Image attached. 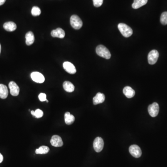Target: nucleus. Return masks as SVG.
Here are the masks:
<instances>
[{
	"label": "nucleus",
	"mask_w": 167,
	"mask_h": 167,
	"mask_svg": "<svg viewBox=\"0 0 167 167\" xmlns=\"http://www.w3.org/2000/svg\"><path fill=\"white\" fill-rule=\"evenodd\" d=\"M97 54L98 56L106 59H110L111 57V54L109 50L103 45L98 46L96 49Z\"/></svg>",
	"instance_id": "nucleus-1"
},
{
	"label": "nucleus",
	"mask_w": 167,
	"mask_h": 167,
	"mask_svg": "<svg viewBox=\"0 0 167 167\" xmlns=\"http://www.w3.org/2000/svg\"><path fill=\"white\" fill-rule=\"evenodd\" d=\"M118 29L121 34L125 37H129L133 34V30L131 28L124 23H119L118 25Z\"/></svg>",
	"instance_id": "nucleus-2"
},
{
	"label": "nucleus",
	"mask_w": 167,
	"mask_h": 167,
	"mask_svg": "<svg viewBox=\"0 0 167 167\" xmlns=\"http://www.w3.org/2000/svg\"><path fill=\"white\" fill-rule=\"evenodd\" d=\"M70 24L74 29L78 30L82 28L83 22L78 16L77 15H73L71 17Z\"/></svg>",
	"instance_id": "nucleus-3"
},
{
	"label": "nucleus",
	"mask_w": 167,
	"mask_h": 167,
	"mask_svg": "<svg viewBox=\"0 0 167 167\" xmlns=\"http://www.w3.org/2000/svg\"><path fill=\"white\" fill-rule=\"evenodd\" d=\"M159 53L156 50L151 51L148 56V61L149 64L154 65L157 62L159 57Z\"/></svg>",
	"instance_id": "nucleus-4"
},
{
	"label": "nucleus",
	"mask_w": 167,
	"mask_h": 167,
	"mask_svg": "<svg viewBox=\"0 0 167 167\" xmlns=\"http://www.w3.org/2000/svg\"><path fill=\"white\" fill-rule=\"evenodd\" d=\"M129 152L130 154L135 158H139L142 155V151L141 148L138 145L135 144L130 146L129 148Z\"/></svg>",
	"instance_id": "nucleus-5"
},
{
	"label": "nucleus",
	"mask_w": 167,
	"mask_h": 167,
	"mask_svg": "<svg viewBox=\"0 0 167 167\" xmlns=\"http://www.w3.org/2000/svg\"><path fill=\"white\" fill-rule=\"evenodd\" d=\"M104 146L103 139L100 137H97L95 139L93 143V147L95 151L100 152L102 151Z\"/></svg>",
	"instance_id": "nucleus-6"
},
{
	"label": "nucleus",
	"mask_w": 167,
	"mask_h": 167,
	"mask_svg": "<svg viewBox=\"0 0 167 167\" xmlns=\"http://www.w3.org/2000/svg\"><path fill=\"white\" fill-rule=\"evenodd\" d=\"M148 113L152 117H156L159 111V106L157 103H154L148 107Z\"/></svg>",
	"instance_id": "nucleus-7"
},
{
	"label": "nucleus",
	"mask_w": 167,
	"mask_h": 167,
	"mask_svg": "<svg viewBox=\"0 0 167 167\" xmlns=\"http://www.w3.org/2000/svg\"><path fill=\"white\" fill-rule=\"evenodd\" d=\"M31 77L34 81L38 83H42L45 80L44 76L41 73L37 71L32 73L31 74Z\"/></svg>",
	"instance_id": "nucleus-8"
},
{
	"label": "nucleus",
	"mask_w": 167,
	"mask_h": 167,
	"mask_svg": "<svg viewBox=\"0 0 167 167\" xmlns=\"http://www.w3.org/2000/svg\"><path fill=\"white\" fill-rule=\"evenodd\" d=\"M63 66L65 70L69 74H74L77 71L75 66L70 62H65L63 64Z\"/></svg>",
	"instance_id": "nucleus-9"
},
{
	"label": "nucleus",
	"mask_w": 167,
	"mask_h": 167,
	"mask_svg": "<svg viewBox=\"0 0 167 167\" xmlns=\"http://www.w3.org/2000/svg\"><path fill=\"white\" fill-rule=\"evenodd\" d=\"M9 88L10 89V93L13 96H17L19 95L20 88L16 83L11 81L9 85Z\"/></svg>",
	"instance_id": "nucleus-10"
},
{
	"label": "nucleus",
	"mask_w": 167,
	"mask_h": 167,
	"mask_svg": "<svg viewBox=\"0 0 167 167\" xmlns=\"http://www.w3.org/2000/svg\"><path fill=\"white\" fill-rule=\"evenodd\" d=\"M50 143L52 145L56 147H61L63 145V142L61 138L58 135L53 136L51 139Z\"/></svg>",
	"instance_id": "nucleus-11"
},
{
	"label": "nucleus",
	"mask_w": 167,
	"mask_h": 167,
	"mask_svg": "<svg viewBox=\"0 0 167 167\" xmlns=\"http://www.w3.org/2000/svg\"><path fill=\"white\" fill-rule=\"evenodd\" d=\"M51 34L53 37H57L59 38H64L65 36V32L64 30L61 28H58L54 30L51 32Z\"/></svg>",
	"instance_id": "nucleus-12"
},
{
	"label": "nucleus",
	"mask_w": 167,
	"mask_h": 167,
	"mask_svg": "<svg viewBox=\"0 0 167 167\" xmlns=\"http://www.w3.org/2000/svg\"><path fill=\"white\" fill-rule=\"evenodd\" d=\"M105 100V96L103 94L98 92L93 98V103L94 105L103 103Z\"/></svg>",
	"instance_id": "nucleus-13"
},
{
	"label": "nucleus",
	"mask_w": 167,
	"mask_h": 167,
	"mask_svg": "<svg viewBox=\"0 0 167 167\" xmlns=\"http://www.w3.org/2000/svg\"><path fill=\"white\" fill-rule=\"evenodd\" d=\"M4 28L6 31L9 32H13L16 30L17 28L16 23L12 21H9L4 24Z\"/></svg>",
	"instance_id": "nucleus-14"
},
{
	"label": "nucleus",
	"mask_w": 167,
	"mask_h": 167,
	"mask_svg": "<svg viewBox=\"0 0 167 167\" xmlns=\"http://www.w3.org/2000/svg\"><path fill=\"white\" fill-rule=\"evenodd\" d=\"M123 93L127 98H133L135 95V91L130 86H126L123 88Z\"/></svg>",
	"instance_id": "nucleus-15"
},
{
	"label": "nucleus",
	"mask_w": 167,
	"mask_h": 167,
	"mask_svg": "<svg viewBox=\"0 0 167 167\" xmlns=\"http://www.w3.org/2000/svg\"><path fill=\"white\" fill-rule=\"evenodd\" d=\"M26 43L28 46L33 44L34 41V36L33 33L31 31L28 32L26 34Z\"/></svg>",
	"instance_id": "nucleus-16"
},
{
	"label": "nucleus",
	"mask_w": 167,
	"mask_h": 167,
	"mask_svg": "<svg viewBox=\"0 0 167 167\" xmlns=\"http://www.w3.org/2000/svg\"><path fill=\"white\" fill-rule=\"evenodd\" d=\"M9 94L8 88L5 85L0 84V98L2 99H5Z\"/></svg>",
	"instance_id": "nucleus-17"
},
{
	"label": "nucleus",
	"mask_w": 167,
	"mask_h": 167,
	"mask_svg": "<svg viewBox=\"0 0 167 167\" xmlns=\"http://www.w3.org/2000/svg\"><path fill=\"white\" fill-rule=\"evenodd\" d=\"M75 121V117L71 114L69 112H66L65 114V123L67 125H71Z\"/></svg>",
	"instance_id": "nucleus-18"
},
{
	"label": "nucleus",
	"mask_w": 167,
	"mask_h": 167,
	"mask_svg": "<svg viewBox=\"0 0 167 167\" xmlns=\"http://www.w3.org/2000/svg\"><path fill=\"white\" fill-rule=\"evenodd\" d=\"M63 88L66 91L68 92H72L74 91L75 87L73 84L69 81H65L63 83Z\"/></svg>",
	"instance_id": "nucleus-19"
},
{
	"label": "nucleus",
	"mask_w": 167,
	"mask_h": 167,
	"mask_svg": "<svg viewBox=\"0 0 167 167\" xmlns=\"http://www.w3.org/2000/svg\"><path fill=\"white\" fill-rule=\"evenodd\" d=\"M148 2V0H134L132 5V8L138 9L145 5Z\"/></svg>",
	"instance_id": "nucleus-20"
},
{
	"label": "nucleus",
	"mask_w": 167,
	"mask_h": 167,
	"mask_svg": "<svg viewBox=\"0 0 167 167\" xmlns=\"http://www.w3.org/2000/svg\"><path fill=\"white\" fill-rule=\"evenodd\" d=\"M49 151V148L48 147L42 146L36 150L35 153L37 154H47Z\"/></svg>",
	"instance_id": "nucleus-21"
},
{
	"label": "nucleus",
	"mask_w": 167,
	"mask_h": 167,
	"mask_svg": "<svg viewBox=\"0 0 167 167\" xmlns=\"http://www.w3.org/2000/svg\"><path fill=\"white\" fill-rule=\"evenodd\" d=\"M31 114L34 116L36 118H41L43 116V112L42 110L40 109H38L34 111H31Z\"/></svg>",
	"instance_id": "nucleus-22"
},
{
	"label": "nucleus",
	"mask_w": 167,
	"mask_h": 167,
	"mask_svg": "<svg viewBox=\"0 0 167 167\" xmlns=\"http://www.w3.org/2000/svg\"><path fill=\"white\" fill-rule=\"evenodd\" d=\"M31 13L32 15L34 16H40L41 14V10L40 8L38 7L34 6L32 8L31 10Z\"/></svg>",
	"instance_id": "nucleus-23"
},
{
	"label": "nucleus",
	"mask_w": 167,
	"mask_h": 167,
	"mask_svg": "<svg viewBox=\"0 0 167 167\" xmlns=\"http://www.w3.org/2000/svg\"><path fill=\"white\" fill-rule=\"evenodd\" d=\"M160 21L163 25H167V12H163L161 14Z\"/></svg>",
	"instance_id": "nucleus-24"
},
{
	"label": "nucleus",
	"mask_w": 167,
	"mask_h": 167,
	"mask_svg": "<svg viewBox=\"0 0 167 167\" xmlns=\"http://www.w3.org/2000/svg\"><path fill=\"white\" fill-rule=\"evenodd\" d=\"M103 0H93V5L95 7H99L102 5Z\"/></svg>",
	"instance_id": "nucleus-25"
},
{
	"label": "nucleus",
	"mask_w": 167,
	"mask_h": 167,
	"mask_svg": "<svg viewBox=\"0 0 167 167\" xmlns=\"http://www.w3.org/2000/svg\"><path fill=\"white\" fill-rule=\"evenodd\" d=\"M39 98L40 99V101H41V102L46 101V94L45 93H41L39 95Z\"/></svg>",
	"instance_id": "nucleus-26"
},
{
	"label": "nucleus",
	"mask_w": 167,
	"mask_h": 167,
	"mask_svg": "<svg viewBox=\"0 0 167 167\" xmlns=\"http://www.w3.org/2000/svg\"><path fill=\"white\" fill-rule=\"evenodd\" d=\"M4 160V157L2 156V155L0 153V163H2Z\"/></svg>",
	"instance_id": "nucleus-27"
},
{
	"label": "nucleus",
	"mask_w": 167,
	"mask_h": 167,
	"mask_svg": "<svg viewBox=\"0 0 167 167\" xmlns=\"http://www.w3.org/2000/svg\"><path fill=\"white\" fill-rule=\"evenodd\" d=\"M6 0H0V6L4 4Z\"/></svg>",
	"instance_id": "nucleus-28"
},
{
	"label": "nucleus",
	"mask_w": 167,
	"mask_h": 167,
	"mask_svg": "<svg viewBox=\"0 0 167 167\" xmlns=\"http://www.w3.org/2000/svg\"><path fill=\"white\" fill-rule=\"evenodd\" d=\"M1 44H0V54H1Z\"/></svg>",
	"instance_id": "nucleus-29"
},
{
	"label": "nucleus",
	"mask_w": 167,
	"mask_h": 167,
	"mask_svg": "<svg viewBox=\"0 0 167 167\" xmlns=\"http://www.w3.org/2000/svg\"><path fill=\"white\" fill-rule=\"evenodd\" d=\"M46 102H49V101H48V100H47V99H46Z\"/></svg>",
	"instance_id": "nucleus-30"
}]
</instances>
